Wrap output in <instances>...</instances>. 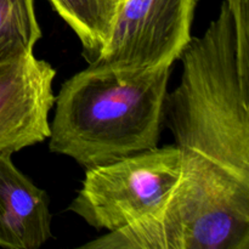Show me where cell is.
<instances>
[{"mask_svg":"<svg viewBox=\"0 0 249 249\" xmlns=\"http://www.w3.org/2000/svg\"><path fill=\"white\" fill-rule=\"evenodd\" d=\"M181 167L182 151L169 145L89 168L68 209L97 230L117 231L157 213Z\"/></svg>","mask_w":249,"mask_h":249,"instance_id":"cell-4","label":"cell"},{"mask_svg":"<svg viewBox=\"0 0 249 249\" xmlns=\"http://www.w3.org/2000/svg\"><path fill=\"white\" fill-rule=\"evenodd\" d=\"M236 36L238 68L243 85L249 89V4L248 0H225Z\"/></svg>","mask_w":249,"mask_h":249,"instance_id":"cell-10","label":"cell"},{"mask_svg":"<svg viewBox=\"0 0 249 249\" xmlns=\"http://www.w3.org/2000/svg\"><path fill=\"white\" fill-rule=\"evenodd\" d=\"M55 75L53 66L33 53L0 62V153L49 139Z\"/></svg>","mask_w":249,"mask_h":249,"instance_id":"cell-6","label":"cell"},{"mask_svg":"<svg viewBox=\"0 0 249 249\" xmlns=\"http://www.w3.org/2000/svg\"><path fill=\"white\" fill-rule=\"evenodd\" d=\"M82 248L249 249V184L182 151L179 181L157 213Z\"/></svg>","mask_w":249,"mask_h":249,"instance_id":"cell-3","label":"cell"},{"mask_svg":"<svg viewBox=\"0 0 249 249\" xmlns=\"http://www.w3.org/2000/svg\"><path fill=\"white\" fill-rule=\"evenodd\" d=\"M58 16L77 34L88 63L99 57L111 33L117 0H49Z\"/></svg>","mask_w":249,"mask_h":249,"instance_id":"cell-8","label":"cell"},{"mask_svg":"<svg viewBox=\"0 0 249 249\" xmlns=\"http://www.w3.org/2000/svg\"><path fill=\"white\" fill-rule=\"evenodd\" d=\"M170 71L89 63L55 97L51 152L89 169L157 147Z\"/></svg>","mask_w":249,"mask_h":249,"instance_id":"cell-1","label":"cell"},{"mask_svg":"<svg viewBox=\"0 0 249 249\" xmlns=\"http://www.w3.org/2000/svg\"><path fill=\"white\" fill-rule=\"evenodd\" d=\"M180 58L181 82L165 95L163 123L180 150L203 156L249 184V89L241 79L225 1L206 33L192 36Z\"/></svg>","mask_w":249,"mask_h":249,"instance_id":"cell-2","label":"cell"},{"mask_svg":"<svg viewBox=\"0 0 249 249\" xmlns=\"http://www.w3.org/2000/svg\"><path fill=\"white\" fill-rule=\"evenodd\" d=\"M196 0H119L111 33L91 63L131 70L169 67L191 40Z\"/></svg>","mask_w":249,"mask_h":249,"instance_id":"cell-5","label":"cell"},{"mask_svg":"<svg viewBox=\"0 0 249 249\" xmlns=\"http://www.w3.org/2000/svg\"><path fill=\"white\" fill-rule=\"evenodd\" d=\"M40 38L34 0H0V62L33 53Z\"/></svg>","mask_w":249,"mask_h":249,"instance_id":"cell-9","label":"cell"},{"mask_svg":"<svg viewBox=\"0 0 249 249\" xmlns=\"http://www.w3.org/2000/svg\"><path fill=\"white\" fill-rule=\"evenodd\" d=\"M51 236L48 194L0 153V247L36 249Z\"/></svg>","mask_w":249,"mask_h":249,"instance_id":"cell-7","label":"cell"},{"mask_svg":"<svg viewBox=\"0 0 249 249\" xmlns=\"http://www.w3.org/2000/svg\"><path fill=\"white\" fill-rule=\"evenodd\" d=\"M117 1H119V0H117Z\"/></svg>","mask_w":249,"mask_h":249,"instance_id":"cell-11","label":"cell"}]
</instances>
